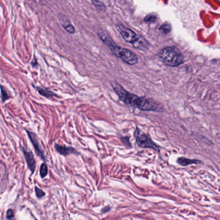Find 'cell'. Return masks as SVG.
Here are the masks:
<instances>
[{
	"label": "cell",
	"mask_w": 220,
	"mask_h": 220,
	"mask_svg": "<svg viewBox=\"0 0 220 220\" xmlns=\"http://www.w3.org/2000/svg\"><path fill=\"white\" fill-rule=\"evenodd\" d=\"M120 100L127 105L137 108L142 111H155L161 112L163 108L161 105L156 101L146 97H140L125 90L121 85L116 83L113 86Z\"/></svg>",
	"instance_id": "6da1fadb"
},
{
	"label": "cell",
	"mask_w": 220,
	"mask_h": 220,
	"mask_svg": "<svg viewBox=\"0 0 220 220\" xmlns=\"http://www.w3.org/2000/svg\"><path fill=\"white\" fill-rule=\"evenodd\" d=\"M99 36L104 43L109 47L112 53L116 57L121 59L124 62L130 65H134L137 64L138 61V56L131 50L118 46L114 42L112 39L105 34L101 33L99 35Z\"/></svg>",
	"instance_id": "7a4b0ae2"
},
{
	"label": "cell",
	"mask_w": 220,
	"mask_h": 220,
	"mask_svg": "<svg viewBox=\"0 0 220 220\" xmlns=\"http://www.w3.org/2000/svg\"><path fill=\"white\" fill-rule=\"evenodd\" d=\"M158 56L164 64L169 67H177L184 61L183 56L181 52L174 47H167L161 49Z\"/></svg>",
	"instance_id": "3957f363"
},
{
	"label": "cell",
	"mask_w": 220,
	"mask_h": 220,
	"mask_svg": "<svg viewBox=\"0 0 220 220\" xmlns=\"http://www.w3.org/2000/svg\"><path fill=\"white\" fill-rule=\"evenodd\" d=\"M134 138L140 147L152 149L157 152L160 151V146L152 140L149 134L145 133L139 127L136 128L134 132Z\"/></svg>",
	"instance_id": "277c9868"
},
{
	"label": "cell",
	"mask_w": 220,
	"mask_h": 220,
	"mask_svg": "<svg viewBox=\"0 0 220 220\" xmlns=\"http://www.w3.org/2000/svg\"><path fill=\"white\" fill-rule=\"evenodd\" d=\"M119 31L123 38L126 41L127 43L132 44L139 38L138 36L136 34L133 30L129 28H124L123 26L120 27V28H119Z\"/></svg>",
	"instance_id": "5b68a950"
},
{
	"label": "cell",
	"mask_w": 220,
	"mask_h": 220,
	"mask_svg": "<svg viewBox=\"0 0 220 220\" xmlns=\"http://www.w3.org/2000/svg\"><path fill=\"white\" fill-rule=\"evenodd\" d=\"M27 134L28 136V138L30 139V140L31 141V142H32L33 146H34V147L35 149V151L36 152V154L41 158V159H43L45 160V156H44V153H43V151L41 150V147H40V146H39V144L38 143V141L36 138V136L34 134H33V132H31L28 130H27Z\"/></svg>",
	"instance_id": "8992f818"
},
{
	"label": "cell",
	"mask_w": 220,
	"mask_h": 220,
	"mask_svg": "<svg viewBox=\"0 0 220 220\" xmlns=\"http://www.w3.org/2000/svg\"><path fill=\"white\" fill-rule=\"evenodd\" d=\"M22 149H23V154H24L25 158V160H26V161H27V165L28 166V168L30 169L31 172L33 173L34 172L35 169H36V160L34 159V155H33V154L32 152H29V151H27L24 148H23Z\"/></svg>",
	"instance_id": "52a82bcc"
},
{
	"label": "cell",
	"mask_w": 220,
	"mask_h": 220,
	"mask_svg": "<svg viewBox=\"0 0 220 220\" xmlns=\"http://www.w3.org/2000/svg\"><path fill=\"white\" fill-rule=\"evenodd\" d=\"M58 18L63 25V27L64 28L67 32L70 34H74L75 33V28L70 23L69 19H68L65 16L62 14H59Z\"/></svg>",
	"instance_id": "ba28073f"
},
{
	"label": "cell",
	"mask_w": 220,
	"mask_h": 220,
	"mask_svg": "<svg viewBox=\"0 0 220 220\" xmlns=\"http://www.w3.org/2000/svg\"><path fill=\"white\" fill-rule=\"evenodd\" d=\"M55 148L56 150L61 155L67 156L70 154H78V152L77 151L71 146H62L58 144H55Z\"/></svg>",
	"instance_id": "9c48e42d"
},
{
	"label": "cell",
	"mask_w": 220,
	"mask_h": 220,
	"mask_svg": "<svg viewBox=\"0 0 220 220\" xmlns=\"http://www.w3.org/2000/svg\"><path fill=\"white\" fill-rule=\"evenodd\" d=\"M176 162L179 165H180L182 166H188L189 165H193V164L198 165V164H200L202 163L200 160L188 159V158H184V157H180V158H178L176 160Z\"/></svg>",
	"instance_id": "30bf717a"
},
{
	"label": "cell",
	"mask_w": 220,
	"mask_h": 220,
	"mask_svg": "<svg viewBox=\"0 0 220 220\" xmlns=\"http://www.w3.org/2000/svg\"><path fill=\"white\" fill-rule=\"evenodd\" d=\"M36 89L38 90V92L41 94V95H42L43 96H45L46 98H50V97H52V96H56V94H54L53 92L50 91L49 89H43L41 87H36Z\"/></svg>",
	"instance_id": "8fae6325"
},
{
	"label": "cell",
	"mask_w": 220,
	"mask_h": 220,
	"mask_svg": "<svg viewBox=\"0 0 220 220\" xmlns=\"http://www.w3.org/2000/svg\"><path fill=\"white\" fill-rule=\"evenodd\" d=\"M134 47L136 49H139L141 50H143L144 48H147V42L143 39V38H138V39L135 41L134 43H132Z\"/></svg>",
	"instance_id": "7c38bea8"
},
{
	"label": "cell",
	"mask_w": 220,
	"mask_h": 220,
	"mask_svg": "<svg viewBox=\"0 0 220 220\" xmlns=\"http://www.w3.org/2000/svg\"><path fill=\"white\" fill-rule=\"evenodd\" d=\"M92 3L98 10H101V11H105L106 9V7L105 6V5L103 3L99 2L98 0H92Z\"/></svg>",
	"instance_id": "4fadbf2b"
},
{
	"label": "cell",
	"mask_w": 220,
	"mask_h": 220,
	"mask_svg": "<svg viewBox=\"0 0 220 220\" xmlns=\"http://www.w3.org/2000/svg\"><path fill=\"white\" fill-rule=\"evenodd\" d=\"M39 172H40V175H41V177H45L47 175L48 169H47V166L46 165V164L43 163L42 165H41Z\"/></svg>",
	"instance_id": "5bb4252c"
},
{
	"label": "cell",
	"mask_w": 220,
	"mask_h": 220,
	"mask_svg": "<svg viewBox=\"0 0 220 220\" xmlns=\"http://www.w3.org/2000/svg\"><path fill=\"white\" fill-rule=\"evenodd\" d=\"M0 89H1V91H2V100L4 101L7 100H8L10 97V95L7 92V91L6 90V89L3 87V86H0Z\"/></svg>",
	"instance_id": "9a60e30c"
},
{
	"label": "cell",
	"mask_w": 220,
	"mask_h": 220,
	"mask_svg": "<svg viewBox=\"0 0 220 220\" xmlns=\"http://www.w3.org/2000/svg\"><path fill=\"white\" fill-rule=\"evenodd\" d=\"M160 30L164 33H169L171 30V27L169 23H164L161 26Z\"/></svg>",
	"instance_id": "2e32d148"
},
{
	"label": "cell",
	"mask_w": 220,
	"mask_h": 220,
	"mask_svg": "<svg viewBox=\"0 0 220 220\" xmlns=\"http://www.w3.org/2000/svg\"><path fill=\"white\" fill-rule=\"evenodd\" d=\"M35 191H36V196L38 198H41L43 197L45 195V193L44 191H43L42 190H41L40 188H39L37 187H35Z\"/></svg>",
	"instance_id": "e0dca14e"
},
{
	"label": "cell",
	"mask_w": 220,
	"mask_h": 220,
	"mask_svg": "<svg viewBox=\"0 0 220 220\" xmlns=\"http://www.w3.org/2000/svg\"><path fill=\"white\" fill-rule=\"evenodd\" d=\"M121 141L123 142V143L125 146H127V147H131V146H132L131 144L130 143L129 137H121Z\"/></svg>",
	"instance_id": "ac0fdd59"
},
{
	"label": "cell",
	"mask_w": 220,
	"mask_h": 220,
	"mask_svg": "<svg viewBox=\"0 0 220 220\" xmlns=\"http://www.w3.org/2000/svg\"><path fill=\"white\" fill-rule=\"evenodd\" d=\"M13 217H14L13 211L11 210V209H8L7 212V218L10 219V218H13Z\"/></svg>",
	"instance_id": "d6986e66"
},
{
	"label": "cell",
	"mask_w": 220,
	"mask_h": 220,
	"mask_svg": "<svg viewBox=\"0 0 220 220\" xmlns=\"http://www.w3.org/2000/svg\"><path fill=\"white\" fill-rule=\"evenodd\" d=\"M110 210V207H109V206H107V207H105V208H103V209H102V213H106L107 212H108V211H109Z\"/></svg>",
	"instance_id": "ffe728a7"
},
{
	"label": "cell",
	"mask_w": 220,
	"mask_h": 220,
	"mask_svg": "<svg viewBox=\"0 0 220 220\" xmlns=\"http://www.w3.org/2000/svg\"><path fill=\"white\" fill-rule=\"evenodd\" d=\"M154 16H152V18L153 19V18H154ZM150 18H151V16H147V17H146L145 19V22H150ZM155 19H152L151 20V22H154V21H155Z\"/></svg>",
	"instance_id": "44dd1931"
},
{
	"label": "cell",
	"mask_w": 220,
	"mask_h": 220,
	"mask_svg": "<svg viewBox=\"0 0 220 220\" xmlns=\"http://www.w3.org/2000/svg\"><path fill=\"white\" fill-rule=\"evenodd\" d=\"M31 64H32V65H33V67H34V66H35V65H37V64H38V62H37L36 59H34V61H32V63H31Z\"/></svg>",
	"instance_id": "7402d4cb"
}]
</instances>
